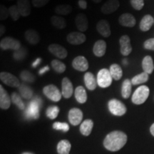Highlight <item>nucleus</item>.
Segmentation results:
<instances>
[{"mask_svg": "<svg viewBox=\"0 0 154 154\" xmlns=\"http://www.w3.org/2000/svg\"><path fill=\"white\" fill-rule=\"evenodd\" d=\"M127 142L126 134L121 131H113L106 136L103 146L110 151H118L122 149Z\"/></svg>", "mask_w": 154, "mask_h": 154, "instance_id": "f257e3e1", "label": "nucleus"}, {"mask_svg": "<svg viewBox=\"0 0 154 154\" xmlns=\"http://www.w3.org/2000/svg\"><path fill=\"white\" fill-rule=\"evenodd\" d=\"M150 90L147 86L142 85L136 88L132 96V102L134 104L140 105L143 103L149 96Z\"/></svg>", "mask_w": 154, "mask_h": 154, "instance_id": "f03ea898", "label": "nucleus"}, {"mask_svg": "<svg viewBox=\"0 0 154 154\" xmlns=\"http://www.w3.org/2000/svg\"><path fill=\"white\" fill-rule=\"evenodd\" d=\"M97 84L101 88H108L112 84L113 78L111 76L110 71L107 69H102L98 72Z\"/></svg>", "mask_w": 154, "mask_h": 154, "instance_id": "7ed1b4c3", "label": "nucleus"}, {"mask_svg": "<svg viewBox=\"0 0 154 154\" xmlns=\"http://www.w3.org/2000/svg\"><path fill=\"white\" fill-rule=\"evenodd\" d=\"M108 107L110 112L114 116H121L126 113L127 109L122 102L117 99H111L108 103Z\"/></svg>", "mask_w": 154, "mask_h": 154, "instance_id": "20e7f679", "label": "nucleus"}, {"mask_svg": "<svg viewBox=\"0 0 154 154\" xmlns=\"http://www.w3.org/2000/svg\"><path fill=\"white\" fill-rule=\"evenodd\" d=\"M43 93L48 99L54 102L60 101L61 96H62V94L59 91V88L54 84H49V85L44 86Z\"/></svg>", "mask_w": 154, "mask_h": 154, "instance_id": "39448f33", "label": "nucleus"}, {"mask_svg": "<svg viewBox=\"0 0 154 154\" xmlns=\"http://www.w3.org/2000/svg\"><path fill=\"white\" fill-rule=\"evenodd\" d=\"M22 47L21 42L16 38L7 36L5 37L0 42V48L2 50H13L17 51Z\"/></svg>", "mask_w": 154, "mask_h": 154, "instance_id": "423d86ee", "label": "nucleus"}, {"mask_svg": "<svg viewBox=\"0 0 154 154\" xmlns=\"http://www.w3.org/2000/svg\"><path fill=\"white\" fill-rule=\"evenodd\" d=\"M39 106L40 101H37L36 99L31 101L25 111V116L26 118L38 119L39 117Z\"/></svg>", "mask_w": 154, "mask_h": 154, "instance_id": "0eeeda50", "label": "nucleus"}, {"mask_svg": "<svg viewBox=\"0 0 154 154\" xmlns=\"http://www.w3.org/2000/svg\"><path fill=\"white\" fill-rule=\"evenodd\" d=\"M0 79L4 84L10 87L19 88V86H20V82L19 79L9 72H2L0 73Z\"/></svg>", "mask_w": 154, "mask_h": 154, "instance_id": "6e6552de", "label": "nucleus"}, {"mask_svg": "<svg viewBox=\"0 0 154 154\" xmlns=\"http://www.w3.org/2000/svg\"><path fill=\"white\" fill-rule=\"evenodd\" d=\"M48 50L51 54L60 59H66L68 55L67 50L58 44H51L48 47Z\"/></svg>", "mask_w": 154, "mask_h": 154, "instance_id": "1a4fd4ad", "label": "nucleus"}, {"mask_svg": "<svg viewBox=\"0 0 154 154\" xmlns=\"http://www.w3.org/2000/svg\"><path fill=\"white\" fill-rule=\"evenodd\" d=\"M66 40L72 45H80L86 42V36L82 32H73L67 35Z\"/></svg>", "mask_w": 154, "mask_h": 154, "instance_id": "9d476101", "label": "nucleus"}, {"mask_svg": "<svg viewBox=\"0 0 154 154\" xmlns=\"http://www.w3.org/2000/svg\"><path fill=\"white\" fill-rule=\"evenodd\" d=\"M83 116H84V114L82 110L77 108H73L69 111V121L73 126H77L80 124L82 121Z\"/></svg>", "mask_w": 154, "mask_h": 154, "instance_id": "9b49d317", "label": "nucleus"}, {"mask_svg": "<svg viewBox=\"0 0 154 154\" xmlns=\"http://www.w3.org/2000/svg\"><path fill=\"white\" fill-rule=\"evenodd\" d=\"M121 54L124 56L129 55L132 51V47L131 44L130 37L127 35H123L119 39Z\"/></svg>", "mask_w": 154, "mask_h": 154, "instance_id": "f8f14e48", "label": "nucleus"}, {"mask_svg": "<svg viewBox=\"0 0 154 154\" xmlns=\"http://www.w3.org/2000/svg\"><path fill=\"white\" fill-rule=\"evenodd\" d=\"M72 66L75 70L79 72H86L88 69V62L87 59L83 56H78L74 58L72 61Z\"/></svg>", "mask_w": 154, "mask_h": 154, "instance_id": "ddd939ff", "label": "nucleus"}, {"mask_svg": "<svg viewBox=\"0 0 154 154\" xmlns=\"http://www.w3.org/2000/svg\"><path fill=\"white\" fill-rule=\"evenodd\" d=\"M120 2L119 0H108L102 5L101 10L104 14H111L119 9Z\"/></svg>", "mask_w": 154, "mask_h": 154, "instance_id": "4468645a", "label": "nucleus"}, {"mask_svg": "<svg viewBox=\"0 0 154 154\" xmlns=\"http://www.w3.org/2000/svg\"><path fill=\"white\" fill-rule=\"evenodd\" d=\"M74 88L72 82L68 77H64L61 82V94L65 99H69L72 96Z\"/></svg>", "mask_w": 154, "mask_h": 154, "instance_id": "2eb2a0df", "label": "nucleus"}, {"mask_svg": "<svg viewBox=\"0 0 154 154\" xmlns=\"http://www.w3.org/2000/svg\"><path fill=\"white\" fill-rule=\"evenodd\" d=\"M96 30L98 32L103 36V37H109L111 34L110 24L109 22L105 19H101L96 24Z\"/></svg>", "mask_w": 154, "mask_h": 154, "instance_id": "dca6fc26", "label": "nucleus"}, {"mask_svg": "<svg viewBox=\"0 0 154 154\" xmlns=\"http://www.w3.org/2000/svg\"><path fill=\"white\" fill-rule=\"evenodd\" d=\"M17 6L18 7L21 16L26 17L32 12V7L29 0H17Z\"/></svg>", "mask_w": 154, "mask_h": 154, "instance_id": "f3484780", "label": "nucleus"}, {"mask_svg": "<svg viewBox=\"0 0 154 154\" xmlns=\"http://www.w3.org/2000/svg\"><path fill=\"white\" fill-rule=\"evenodd\" d=\"M119 22L121 26L126 27H133L136 25V21L135 17L129 13L121 14L119 18Z\"/></svg>", "mask_w": 154, "mask_h": 154, "instance_id": "a211bd4d", "label": "nucleus"}, {"mask_svg": "<svg viewBox=\"0 0 154 154\" xmlns=\"http://www.w3.org/2000/svg\"><path fill=\"white\" fill-rule=\"evenodd\" d=\"M75 24L80 32H84L87 30L88 26V19L86 16L83 13L77 14L75 18Z\"/></svg>", "mask_w": 154, "mask_h": 154, "instance_id": "6ab92c4d", "label": "nucleus"}, {"mask_svg": "<svg viewBox=\"0 0 154 154\" xmlns=\"http://www.w3.org/2000/svg\"><path fill=\"white\" fill-rule=\"evenodd\" d=\"M11 99H10L8 93L4 88L2 85H0V108L7 110L11 106Z\"/></svg>", "mask_w": 154, "mask_h": 154, "instance_id": "aec40b11", "label": "nucleus"}, {"mask_svg": "<svg viewBox=\"0 0 154 154\" xmlns=\"http://www.w3.org/2000/svg\"><path fill=\"white\" fill-rule=\"evenodd\" d=\"M106 43L103 40H98L94 44L93 47L94 54L97 57H102L105 55L106 51Z\"/></svg>", "mask_w": 154, "mask_h": 154, "instance_id": "412c9836", "label": "nucleus"}, {"mask_svg": "<svg viewBox=\"0 0 154 154\" xmlns=\"http://www.w3.org/2000/svg\"><path fill=\"white\" fill-rule=\"evenodd\" d=\"M24 38L29 44L36 45L40 42V36L36 31L34 29H28L25 32Z\"/></svg>", "mask_w": 154, "mask_h": 154, "instance_id": "4be33fe9", "label": "nucleus"}, {"mask_svg": "<svg viewBox=\"0 0 154 154\" xmlns=\"http://www.w3.org/2000/svg\"><path fill=\"white\" fill-rule=\"evenodd\" d=\"M84 83H85V85L86 88H88L90 91H94L96 89V86H97V80L96 79V78L94 77V74L91 72H86L84 74Z\"/></svg>", "mask_w": 154, "mask_h": 154, "instance_id": "5701e85b", "label": "nucleus"}, {"mask_svg": "<svg viewBox=\"0 0 154 154\" xmlns=\"http://www.w3.org/2000/svg\"><path fill=\"white\" fill-rule=\"evenodd\" d=\"M154 22V19L153 17L150 14H146L142 18L141 21H140L139 27L140 29L142 32H147L151 28L152 25H153Z\"/></svg>", "mask_w": 154, "mask_h": 154, "instance_id": "b1692460", "label": "nucleus"}, {"mask_svg": "<svg viewBox=\"0 0 154 154\" xmlns=\"http://www.w3.org/2000/svg\"><path fill=\"white\" fill-rule=\"evenodd\" d=\"M75 99L79 103H84L87 101V94L86 91L83 86H77L74 91Z\"/></svg>", "mask_w": 154, "mask_h": 154, "instance_id": "393cba45", "label": "nucleus"}, {"mask_svg": "<svg viewBox=\"0 0 154 154\" xmlns=\"http://www.w3.org/2000/svg\"><path fill=\"white\" fill-rule=\"evenodd\" d=\"M94 126V122L91 119H86L82 123L80 126L81 134L85 136H88L91 134L92 128Z\"/></svg>", "mask_w": 154, "mask_h": 154, "instance_id": "a878e982", "label": "nucleus"}, {"mask_svg": "<svg viewBox=\"0 0 154 154\" xmlns=\"http://www.w3.org/2000/svg\"><path fill=\"white\" fill-rule=\"evenodd\" d=\"M142 68H143V72L147 73L148 74L153 73L154 70V64L151 57L146 56L143 58V61H142Z\"/></svg>", "mask_w": 154, "mask_h": 154, "instance_id": "bb28decb", "label": "nucleus"}, {"mask_svg": "<svg viewBox=\"0 0 154 154\" xmlns=\"http://www.w3.org/2000/svg\"><path fill=\"white\" fill-rule=\"evenodd\" d=\"M110 73L112 76L113 79L116 81L120 80L123 76V71L121 67L119 66L117 63H113L110 66V69H109Z\"/></svg>", "mask_w": 154, "mask_h": 154, "instance_id": "cd10ccee", "label": "nucleus"}, {"mask_svg": "<svg viewBox=\"0 0 154 154\" xmlns=\"http://www.w3.org/2000/svg\"><path fill=\"white\" fill-rule=\"evenodd\" d=\"M51 22L54 26L59 29H63L66 26V22L62 17L54 15L51 17Z\"/></svg>", "mask_w": 154, "mask_h": 154, "instance_id": "c85d7f7f", "label": "nucleus"}, {"mask_svg": "<svg viewBox=\"0 0 154 154\" xmlns=\"http://www.w3.org/2000/svg\"><path fill=\"white\" fill-rule=\"evenodd\" d=\"M19 91L20 92L21 96L25 99H32V96H33L32 88L25 84H20V86H19Z\"/></svg>", "mask_w": 154, "mask_h": 154, "instance_id": "c756f323", "label": "nucleus"}, {"mask_svg": "<svg viewBox=\"0 0 154 154\" xmlns=\"http://www.w3.org/2000/svg\"><path fill=\"white\" fill-rule=\"evenodd\" d=\"M131 87L132 83L131 81L129 79H125L122 84V87H121V95L124 99H128L129 98L131 94Z\"/></svg>", "mask_w": 154, "mask_h": 154, "instance_id": "7c9ffc66", "label": "nucleus"}, {"mask_svg": "<svg viewBox=\"0 0 154 154\" xmlns=\"http://www.w3.org/2000/svg\"><path fill=\"white\" fill-rule=\"evenodd\" d=\"M71 148H72V146L69 140H62L58 143L57 152L59 154H69Z\"/></svg>", "mask_w": 154, "mask_h": 154, "instance_id": "2f4dec72", "label": "nucleus"}, {"mask_svg": "<svg viewBox=\"0 0 154 154\" xmlns=\"http://www.w3.org/2000/svg\"><path fill=\"white\" fill-rule=\"evenodd\" d=\"M72 11V7L68 4L59 5L55 7V12L59 15H68Z\"/></svg>", "mask_w": 154, "mask_h": 154, "instance_id": "473e14b6", "label": "nucleus"}, {"mask_svg": "<svg viewBox=\"0 0 154 154\" xmlns=\"http://www.w3.org/2000/svg\"><path fill=\"white\" fill-rule=\"evenodd\" d=\"M149 74L146 72H142L140 74L136 75L132 78L131 83L133 85H138V84H143L149 80Z\"/></svg>", "mask_w": 154, "mask_h": 154, "instance_id": "72a5a7b5", "label": "nucleus"}, {"mask_svg": "<svg viewBox=\"0 0 154 154\" xmlns=\"http://www.w3.org/2000/svg\"><path fill=\"white\" fill-rule=\"evenodd\" d=\"M51 66L52 67L54 70L56 72L59 73V74H62V73L64 72L66 69V65H65L62 61H61L60 60H58V59H54V60L51 61Z\"/></svg>", "mask_w": 154, "mask_h": 154, "instance_id": "f704fd0d", "label": "nucleus"}, {"mask_svg": "<svg viewBox=\"0 0 154 154\" xmlns=\"http://www.w3.org/2000/svg\"><path fill=\"white\" fill-rule=\"evenodd\" d=\"M20 78L23 82L26 83H34L36 80L34 74L27 70H24L21 72Z\"/></svg>", "mask_w": 154, "mask_h": 154, "instance_id": "c9c22d12", "label": "nucleus"}, {"mask_svg": "<svg viewBox=\"0 0 154 154\" xmlns=\"http://www.w3.org/2000/svg\"><path fill=\"white\" fill-rule=\"evenodd\" d=\"M11 101L13 102V103L16 105L20 110H24L25 105L22 99H21L20 96H19L18 94H17L16 92H13V93L11 94Z\"/></svg>", "mask_w": 154, "mask_h": 154, "instance_id": "e433bc0d", "label": "nucleus"}, {"mask_svg": "<svg viewBox=\"0 0 154 154\" xmlns=\"http://www.w3.org/2000/svg\"><path fill=\"white\" fill-rule=\"evenodd\" d=\"M27 55V49L24 47H22L20 49L14 51L13 54V58L15 60L22 61L25 59V57Z\"/></svg>", "mask_w": 154, "mask_h": 154, "instance_id": "4c0bfd02", "label": "nucleus"}, {"mask_svg": "<svg viewBox=\"0 0 154 154\" xmlns=\"http://www.w3.org/2000/svg\"><path fill=\"white\" fill-rule=\"evenodd\" d=\"M59 113V109L57 106H51L47 109L46 114L50 119H55L58 116Z\"/></svg>", "mask_w": 154, "mask_h": 154, "instance_id": "58836bf2", "label": "nucleus"}, {"mask_svg": "<svg viewBox=\"0 0 154 154\" xmlns=\"http://www.w3.org/2000/svg\"><path fill=\"white\" fill-rule=\"evenodd\" d=\"M9 15L14 21H17L20 18L21 14L17 5H12L9 8Z\"/></svg>", "mask_w": 154, "mask_h": 154, "instance_id": "ea45409f", "label": "nucleus"}, {"mask_svg": "<svg viewBox=\"0 0 154 154\" xmlns=\"http://www.w3.org/2000/svg\"><path fill=\"white\" fill-rule=\"evenodd\" d=\"M53 128L55 130H61L64 132H67L69 130V126L66 123L55 122L53 124Z\"/></svg>", "mask_w": 154, "mask_h": 154, "instance_id": "a19ab883", "label": "nucleus"}, {"mask_svg": "<svg viewBox=\"0 0 154 154\" xmlns=\"http://www.w3.org/2000/svg\"><path fill=\"white\" fill-rule=\"evenodd\" d=\"M9 16H10L9 9H7L5 5H0V20H5L8 18Z\"/></svg>", "mask_w": 154, "mask_h": 154, "instance_id": "79ce46f5", "label": "nucleus"}, {"mask_svg": "<svg viewBox=\"0 0 154 154\" xmlns=\"http://www.w3.org/2000/svg\"><path fill=\"white\" fill-rule=\"evenodd\" d=\"M132 7L136 10H140L144 6L143 0H130Z\"/></svg>", "mask_w": 154, "mask_h": 154, "instance_id": "37998d69", "label": "nucleus"}, {"mask_svg": "<svg viewBox=\"0 0 154 154\" xmlns=\"http://www.w3.org/2000/svg\"><path fill=\"white\" fill-rule=\"evenodd\" d=\"M50 0H32V5L34 7L40 8V7H44L49 2Z\"/></svg>", "mask_w": 154, "mask_h": 154, "instance_id": "c03bdc74", "label": "nucleus"}, {"mask_svg": "<svg viewBox=\"0 0 154 154\" xmlns=\"http://www.w3.org/2000/svg\"><path fill=\"white\" fill-rule=\"evenodd\" d=\"M143 47L146 49L154 51V38H149L144 42Z\"/></svg>", "mask_w": 154, "mask_h": 154, "instance_id": "a18cd8bd", "label": "nucleus"}, {"mask_svg": "<svg viewBox=\"0 0 154 154\" xmlns=\"http://www.w3.org/2000/svg\"><path fill=\"white\" fill-rule=\"evenodd\" d=\"M78 5L80 8L82 9H86L87 8V2L86 0H79Z\"/></svg>", "mask_w": 154, "mask_h": 154, "instance_id": "49530a36", "label": "nucleus"}, {"mask_svg": "<svg viewBox=\"0 0 154 154\" xmlns=\"http://www.w3.org/2000/svg\"><path fill=\"white\" fill-rule=\"evenodd\" d=\"M49 66H45L44 67V68H42V69H41L39 70V72H38V74L39 75H42V74H44V73H46V72H47L48 71H49Z\"/></svg>", "mask_w": 154, "mask_h": 154, "instance_id": "de8ad7c7", "label": "nucleus"}, {"mask_svg": "<svg viewBox=\"0 0 154 154\" xmlns=\"http://www.w3.org/2000/svg\"><path fill=\"white\" fill-rule=\"evenodd\" d=\"M41 61H42V59H40V58H38V59H36V60L34 61L33 63H32V66H33L34 68H35L36 66H37L39 64L40 62H41Z\"/></svg>", "mask_w": 154, "mask_h": 154, "instance_id": "09e8293b", "label": "nucleus"}, {"mask_svg": "<svg viewBox=\"0 0 154 154\" xmlns=\"http://www.w3.org/2000/svg\"><path fill=\"white\" fill-rule=\"evenodd\" d=\"M5 31H6V29H5V26H4V25H1L0 26V36H2L5 33Z\"/></svg>", "mask_w": 154, "mask_h": 154, "instance_id": "8fccbe9b", "label": "nucleus"}, {"mask_svg": "<svg viewBox=\"0 0 154 154\" xmlns=\"http://www.w3.org/2000/svg\"><path fill=\"white\" fill-rule=\"evenodd\" d=\"M150 131H151V134L154 136V124L151 125V128H150Z\"/></svg>", "mask_w": 154, "mask_h": 154, "instance_id": "3c124183", "label": "nucleus"}, {"mask_svg": "<svg viewBox=\"0 0 154 154\" xmlns=\"http://www.w3.org/2000/svg\"><path fill=\"white\" fill-rule=\"evenodd\" d=\"M92 1H93L94 3H96V4H99V3H100V2H101L102 0H92Z\"/></svg>", "mask_w": 154, "mask_h": 154, "instance_id": "603ef678", "label": "nucleus"}, {"mask_svg": "<svg viewBox=\"0 0 154 154\" xmlns=\"http://www.w3.org/2000/svg\"><path fill=\"white\" fill-rule=\"evenodd\" d=\"M22 154H34V153H28V152H25V153H23Z\"/></svg>", "mask_w": 154, "mask_h": 154, "instance_id": "864d4df0", "label": "nucleus"}, {"mask_svg": "<svg viewBox=\"0 0 154 154\" xmlns=\"http://www.w3.org/2000/svg\"><path fill=\"white\" fill-rule=\"evenodd\" d=\"M9 1H13V0H9Z\"/></svg>", "mask_w": 154, "mask_h": 154, "instance_id": "5fc2aeb1", "label": "nucleus"}]
</instances>
